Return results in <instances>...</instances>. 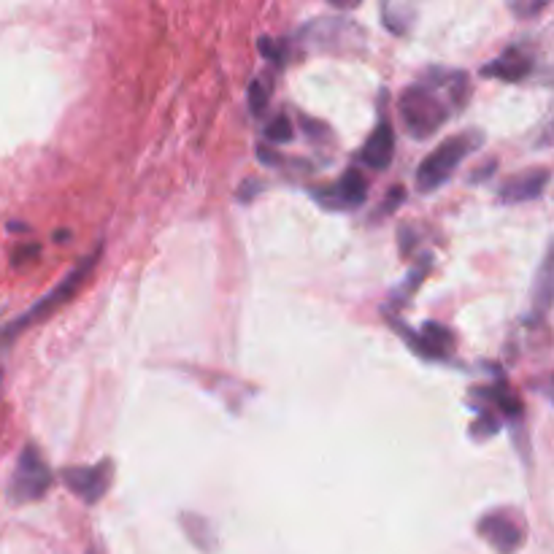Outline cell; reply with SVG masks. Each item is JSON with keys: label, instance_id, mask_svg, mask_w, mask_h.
Returning <instances> with one entry per match:
<instances>
[{"label": "cell", "instance_id": "5bb4252c", "mask_svg": "<svg viewBox=\"0 0 554 554\" xmlns=\"http://www.w3.org/2000/svg\"><path fill=\"white\" fill-rule=\"evenodd\" d=\"M265 138L271 141V144H290L292 138H295V128H292V122L287 114H279L276 119L268 122V130H265Z\"/></svg>", "mask_w": 554, "mask_h": 554}, {"label": "cell", "instance_id": "9a60e30c", "mask_svg": "<svg viewBox=\"0 0 554 554\" xmlns=\"http://www.w3.org/2000/svg\"><path fill=\"white\" fill-rule=\"evenodd\" d=\"M498 427H500L498 417H495L492 411L484 409L482 414H479V419L471 425V436L476 438V441H484V438L495 436V433H498Z\"/></svg>", "mask_w": 554, "mask_h": 554}, {"label": "cell", "instance_id": "6da1fadb", "mask_svg": "<svg viewBox=\"0 0 554 554\" xmlns=\"http://www.w3.org/2000/svg\"><path fill=\"white\" fill-rule=\"evenodd\" d=\"M398 117L406 136H411L414 141H425L444 128L446 119L452 117V109L446 106V100L436 90L417 82L400 92Z\"/></svg>", "mask_w": 554, "mask_h": 554}, {"label": "cell", "instance_id": "d6986e66", "mask_svg": "<svg viewBox=\"0 0 554 554\" xmlns=\"http://www.w3.org/2000/svg\"><path fill=\"white\" fill-rule=\"evenodd\" d=\"M495 168H498V160H490V163L479 165V168H476V171H473L471 184H482L484 179H490L492 173H495Z\"/></svg>", "mask_w": 554, "mask_h": 554}, {"label": "cell", "instance_id": "7c38bea8", "mask_svg": "<svg viewBox=\"0 0 554 554\" xmlns=\"http://www.w3.org/2000/svg\"><path fill=\"white\" fill-rule=\"evenodd\" d=\"M182 527L198 549H203V552L217 549V536H214V527H211L209 519L198 517V514H182Z\"/></svg>", "mask_w": 554, "mask_h": 554}, {"label": "cell", "instance_id": "30bf717a", "mask_svg": "<svg viewBox=\"0 0 554 554\" xmlns=\"http://www.w3.org/2000/svg\"><path fill=\"white\" fill-rule=\"evenodd\" d=\"M533 68V60L517 49V46H511L506 49L498 60H492L482 68V76H492V79H503V82H522L527 73Z\"/></svg>", "mask_w": 554, "mask_h": 554}, {"label": "cell", "instance_id": "4fadbf2b", "mask_svg": "<svg viewBox=\"0 0 554 554\" xmlns=\"http://www.w3.org/2000/svg\"><path fill=\"white\" fill-rule=\"evenodd\" d=\"M552 303V260L546 257L538 271L536 290H533V319H544Z\"/></svg>", "mask_w": 554, "mask_h": 554}, {"label": "cell", "instance_id": "7a4b0ae2", "mask_svg": "<svg viewBox=\"0 0 554 554\" xmlns=\"http://www.w3.org/2000/svg\"><path fill=\"white\" fill-rule=\"evenodd\" d=\"M484 146L482 130H468V133H457V136L446 138L444 144H438L430 155L419 163L417 168V190L422 195L436 192L441 184H446L455 171L463 165V160L476 149Z\"/></svg>", "mask_w": 554, "mask_h": 554}, {"label": "cell", "instance_id": "8992f818", "mask_svg": "<svg viewBox=\"0 0 554 554\" xmlns=\"http://www.w3.org/2000/svg\"><path fill=\"white\" fill-rule=\"evenodd\" d=\"M60 479L68 490L82 498L87 506H95L103 500V495L111 490L114 482V463L111 460H100L95 465H71L60 471Z\"/></svg>", "mask_w": 554, "mask_h": 554}, {"label": "cell", "instance_id": "ac0fdd59", "mask_svg": "<svg viewBox=\"0 0 554 554\" xmlns=\"http://www.w3.org/2000/svg\"><path fill=\"white\" fill-rule=\"evenodd\" d=\"M403 200H406V190H403V187H392L390 195H387V203H384L382 211H384V214H392V211L398 209Z\"/></svg>", "mask_w": 554, "mask_h": 554}, {"label": "cell", "instance_id": "5b68a950", "mask_svg": "<svg viewBox=\"0 0 554 554\" xmlns=\"http://www.w3.org/2000/svg\"><path fill=\"white\" fill-rule=\"evenodd\" d=\"M52 487V471L44 463V457L38 455V449L28 446L19 455L17 471L11 476L9 495L14 503H33L46 495V490Z\"/></svg>", "mask_w": 554, "mask_h": 554}, {"label": "cell", "instance_id": "ffe728a7", "mask_svg": "<svg viewBox=\"0 0 554 554\" xmlns=\"http://www.w3.org/2000/svg\"><path fill=\"white\" fill-rule=\"evenodd\" d=\"M260 190H263V182H257V179H246L244 187H241V192H238V198L246 203L249 198H255V192H260Z\"/></svg>", "mask_w": 554, "mask_h": 554}, {"label": "cell", "instance_id": "8fae6325", "mask_svg": "<svg viewBox=\"0 0 554 554\" xmlns=\"http://www.w3.org/2000/svg\"><path fill=\"white\" fill-rule=\"evenodd\" d=\"M419 346V352L425 357H444L452 349V333L446 327L427 322L422 327V341H414Z\"/></svg>", "mask_w": 554, "mask_h": 554}, {"label": "cell", "instance_id": "e0dca14e", "mask_svg": "<svg viewBox=\"0 0 554 554\" xmlns=\"http://www.w3.org/2000/svg\"><path fill=\"white\" fill-rule=\"evenodd\" d=\"M546 6H549V0H536V3H522V0H514V3H511V11H514L517 17L530 19V17H538V14H541Z\"/></svg>", "mask_w": 554, "mask_h": 554}, {"label": "cell", "instance_id": "9c48e42d", "mask_svg": "<svg viewBox=\"0 0 554 554\" xmlns=\"http://www.w3.org/2000/svg\"><path fill=\"white\" fill-rule=\"evenodd\" d=\"M392 155H395V133H392V125L387 119H379L368 141H365L360 160L373 171H384V168H390Z\"/></svg>", "mask_w": 554, "mask_h": 554}, {"label": "cell", "instance_id": "2e32d148", "mask_svg": "<svg viewBox=\"0 0 554 554\" xmlns=\"http://www.w3.org/2000/svg\"><path fill=\"white\" fill-rule=\"evenodd\" d=\"M265 109H268V90L263 87V82H252V87H249V111L255 117H263Z\"/></svg>", "mask_w": 554, "mask_h": 554}, {"label": "cell", "instance_id": "277c9868", "mask_svg": "<svg viewBox=\"0 0 554 554\" xmlns=\"http://www.w3.org/2000/svg\"><path fill=\"white\" fill-rule=\"evenodd\" d=\"M479 536L498 554H517L527 538V525L517 509H492L479 519Z\"/></svg>", "mask_w": 554, "mask_h": 554}, {"label": "cell", "instance_id": "44dd1931", "mask_svg": "<svg viewBox=\"0 0 554 554\" xmlns=\"http://www.w3.org/2000/svg\"><path fill=\"white\" fill-rule=\"evenodd\" d=\"M411 244H414V233H411V228H400V252H409Z\"/></svg>", "mask_w": 554, "mask_h": 554}, {"label": "cell", "instance_id": "3957f363", "mask_svg": "<svg viewBox=\"0 0 554 554\" xmlns=\"http://www.w3.org/2000/svg\"><path fill=\"white\" fill-rule=\"evenodd\" d=\"M98 255H100V252H92L90 257H84L82 265H76V268H73V271L65 276L63 282L57 284L55 290L46 292L44 298L36 300V303H33V306H30V309L25 311L22 317L14 319V322H11V325L3 330V338L19 336L22 330H28V327H33L36 322H41V319L52 317V314H55L60 306H65V303L73 298V292L79 290L84 279L90 276V271L95 268V260H98Z\"/></svg>", "mask_w": 554, "mask_h": 554}, {"label": "cell", "instance_id": "52a82bcc", "mask_svg": "<svg viewBox=\"0 0 554 554\" xmlns=\"http://www.w3.org/2000/svg\"><path fill=\"white\" fill-rule=\"evenodd\" d=\"M365 195H368V182H365V176L357 168H349L341 176V182L333 184V187L314 192V198L325 209H357V206L365 203Z\"/></svg>", "mask_w": 554, "mask_h": 554}, {"label": "cell", "instance_id": "ba28073f", "mask_svg": "<svg viewBox=\"0 0 554 554\" xmlns=\"http://www.w3.org/2000/svg\"><path fill=\"white\" fill-rule=\"evenodd\" d=\"M549 187V168H527V171H519L517 176H511L509 182H503V187L498 190V200L506 203V206H517V203H527V200H536L544 195V190Z\"/></svg>", "mask_w": 554, "mask_h": 554}]
</instances>
